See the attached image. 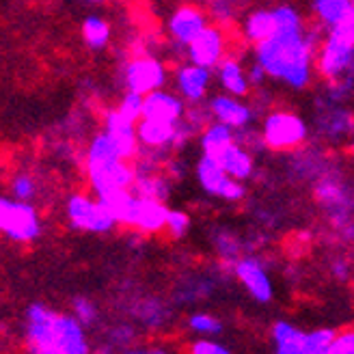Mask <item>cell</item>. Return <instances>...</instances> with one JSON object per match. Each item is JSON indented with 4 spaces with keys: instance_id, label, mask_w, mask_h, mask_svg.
<instances>
[{
    "instance_id": "obj_4",
    "label": "cell",
    "mask_w": 354,
    "mask_h": 354,
    "mask_svg": "<svg viewBox=\"0 0 354 354\" xmlns=\"http://www.w3.org/2000/svg\"><path fill=\"white\" fill-rule=\"evenodd\" d=\"M65 218L76 232L104 236L119 225L113 212L91 192H72L65 201Z\"/></svg>"
},
{
    "instance_id": "obj_36",
    "label": "cell",
    "mask_w": 354,
    "mask_h": 354,
    "mask_svg": "<svg viewBox=\"0 0 354 354\" xmlns=\"http://www.w3.org/2000/svg\"><path fill=\"white\" fill-rule=\"evenodd\" d=\"M324 354H354V328L337 333L333 346Z\"/></svg>"
},
{
    "instance_id": "obj_30",
    "label": "cell",
    "mask_w": 354,
    "mask_h": 354,
    "mask_svg": "<svg viewBox=\"0 0 354 354\" xmlns=\"http://www.w3.org/2000/svg\"><path fill=\"white\" fill-rule=\"evenodd\" d=\"M212 242H214V251L221 257V261L234 266L242 257V244L232 232H216Z\"/></svg>"
},
{
    "instance_id": "obj_29",
    "label": "cell",
    "mask_w": 354,
    "mask_h": 354,
    "mask_svg": "<svg viewBox=\"0 0 354 354\" xmlns=\"http://www.w3.org/2000/svg\"><path fill=\"white\" fill-rule=\"evenodd\" d=\"M7 188H9V197L13 199H20V201H35L39 192V184L35 180V175L28 173V171H17L9 177L7 182Z\"/></svg>"
},
{
    "instance_id": "obj_25",
    "label": "cell",
    "mask_w": 354,
    "mask_h": 354,
    "mask_svg": "<svg viewBox=\"0 0 354 354\" xmlns=\"http://www.w3.org/2000/svg\"><path fill=\"white\" fill-rule=\"evenodd\" d=\"M140 197H149L156 201H165L171 197V177L165 171H143L136 175L132 188Z\"/></svg>"
},
{
    "instance_id": "obj_35",
    "label": "cell",
    "mask_w": 354,
    "mask_h": 354,
    "mask_svg": "<svg viewBox=\"0 0 354 354\" xmlns=\"http://www.w3.org/2000/svg\"><path fill=\"white\" fill-rule=\"evenodd\" d=\"M188 354H232V350L216 339L199 337L188 346Z\"/></svg>"
},
{
    "instance_id": "obj_9",
    "label": "cell",
    "mask_w": 354,
    "mask_h": 354,
    "mask_svg": "<svg viewBox=\"0 0 354 354\" xmlns=\"http://www.w3.org/2000/svg\"><path fill=\"white\" fill-rule=\"evenodd\" d=\"M123 86L126 91H134L140 95L153 93L158 88H165L169 80V72L160 59L151 55H134L121 69Z\"/></svg>"
},
{
    "instance_id": "obj_21",
    "label": "cell",
    "mask_w": 354,
    "mask_h": 354,
    "mask_svg": "<svg viewBox=\"0 0 354 354\" xmlns=\"http://www.w3.org/2000/svg\"><path fill=\"white\" fill-rule=\"evenodd\" d=\"M238 140V130L225 126L221 121H209L199 132V147L203 156L218 158L227 147H232Z\"/></svg>"
},
{
    "instance_id": "obj_1",
    "label": "cell",
    "mask_w": 354,
    "mask_h": 354,
    "mask_svg": "<svg viewBox=\"0 0 354 354\" xmlns=\"http://www.w3.org/2000/svg\"><path fill=\"white\" fill-rule=\"evenodd\" d=\"M320 30L307 28L300 35H274L255 46V61L272 80L303 91L315 78V59L320 48Z\"/></svg>"
},
{
    "instance_id": "obj_20",
    "label": "cell",
    "mask_w": 354,
    "mask_h": 354,
    "mask_svg": "<svg viewBox=\"0 0 354 354\" xmlns=\"http://www.w3.org/2000/svg\"><path fill=\"white\" fill-rule=\"evenodd\" d=\"M216 160L221 162V167L234 177L238 182H246L251 180L255 173V158L253 151L249 147H244L242 143H236L232 147H227Z\"/></svg>"
},
{
    "instance_id": "obj_19",
    "label": "cell",
    "mask_w": 354,
    "mask_h": 354,
    "mask_svg": "<svg viewBox=\"0 0 354 354\" xmlns=\"http://www.w3.org/2000/svg\"><path fill=\"white\" fill-rule=\"evenodd\" d=\"M216 78H218V84L223 88V93H229L234 97H246L251 95L253 86H251V80H249V74L244 72V65L234 59V57H227L218 67H216Z\"/></svg>"
},
{
    "instance_id": "obj_15",
    "label": "cell",
    "mask_w": 354,
    "mask_h": 354,
    "mask_svg": "<svg viewBox=\"0 0 354 354\" xmlns=\"http://www.w3.org/2000/svg\"><path fill=\"white\" fill-rule=\"evenodd\" d=\"M173 82L175 91L186 100V104H203L212 82V69L199 67L194 63H182L175 69Z\"/></svg>"
},
{
    "instance_id": "obj_31",
    "label": "cell",
    "mask_w": 354,
    "mask_h": 354,
    "mask_svg": "<svg viewBox=\"0 0 354 354\" xmlns=\"http://www.w3.org/2000/svg\"><path fill=\"white\" fill-rule=\"evenodd\" d=\"M339 330H335L330 326H320L307 330V354H324L333 346L335 337H337Z\"/></svg>"
},
{
    "instance_id": "obj_12",
    "label": "cell",
    "mask_w": 354,
    "mask_h": 354,
    "mask_svg": "<svg viewBox=\"0 0 354 354\" xmlns=\"http://www.w3.org/2000/svg\"><path fill=\"white\" fill-rule=\"evenodd\" d=\"M88 188L95 197L115 192V190H132L136 182V167L130 160H117L95 167H84Z\"/></svg>"
},
{
    "instance_id": "obj_3",
    "label": "cell",
    "mask_w": 354,
    "mask_h": 354,
    "mask_svg": "<svg viewBox=\"0 0 354 354\" xmlns=\"http://www.w3.org/2000/svg\"><path fill=\"white\" fill-rule=\"evenodd\" d=\"M59 326L61 311L39 300L26 305L22 313V339L26 354H61Z\"/></svg>"
},
{
    "instance_id": "obj_18",
    "label": "cell",
    "mask_w": 354,
    "mask_h": 354,
    "mask_svg": "<svg viewBox=\"0 0 354 354\" xmlns=\"http://www.w3.org/2000/svg\"><path fill=\"white\" fill-rule=\"evenodd\" d=\"M274 354H307V330L290 320H277L270 328Z\"/></svg>"
},
{
    "instance_id": "obj_27",
    "label": "cell",
    "mask_w": 354,
    "mask_h": 354,
    "mask_svg": "<svg viewBox=\"0 0 354 354\" xmlns=\"http://www.w3.org/2000/svg\"><path fill=\"white\" fill-rule=\"evenodd\" d=\"M272 11L277 20V35H300L309 28L305 17L292 5H279V7H272Z\"/></svg>"
},
{
    "instance_id": "obj_13",
    "label": "cell",
    "mask_w": 354,
    "mask_h": 354,
    "mask_svg": "<svg viewBox=\"0 0 354 354\" xmlns=\"http://www.w3.org/2000/svg\"><path fill=\"white\" fill-rule=\"evenodd\" d=\"M227 30L223 24H209L188 48L186 59L205 69H216L227 59Z\"/></svg>"
},
{
    "instance_id": "obj_16",
    "label": "cell",
    "mask_w": 354,
    "mask_h": 354,
    "mask_svg": "<svg viewBox=\"0 0 354 354\" xmlns=\"http://www.w3.org/2000/svg\"><path fill=\"white\" fill-rule=\"evenodd\" d=\"M186 100L180 93L167 91V88H158L153 93L145 95L143 106V119L165 121V123H180L186 117Z\"/></svg>"
},
{
    "instance_id": "obj_34",
    "label": "cell",
    "mask_w": 354,
    "mask_h": 354,
    "mask_svg": "<svg viewBox=\"0 0 354 354\" xmlns=\"http://www.w3.org/2000/svg\"><path fill=\"white\" fill-rule=\"evenodd\" d=\"M72 313L78 317V320L86 328L97 324V320H100V309H97V305L93 303L91 298H86V296H76L72 300Z\"/></svg>"
},
{
    "instance_id": "obj_33",
    "label": "cell",
    "mask_w": 354,
    "mask_h": 354,
    "mask_svg": "<svg viewBox=\"0 0 354 354\" xmlns=\"http://www.w3.org/2000/svg\"><path fill=\"white\" fill-rule=\"evenodd\" d=\"M165 232L171 240H182L186 238V234L190 232V216L186 214L184 209H169V216H167V227Z\"/></svg>"
},
{
    "instance_id": "obj_8",
    "label": "cell",
    "mask_w": 354,
    "mask_h": 354,
    "mask_svg": "<svg viewBox=\"0 0 354 354\" xmlns=\"http://www.w3.org/2000/svg\"><path fill=\"white\" fill-rule=\"evenodd\" d=\"M194 177H197L201 190L209 194V197L223 199L227 203H238L246 197L244 182L234 180V177L221 167L216 158H212V156L201 153L197 165H194Z\"/></svg>"
},
{
    "instance_id": "obj_22",
    "label": "cell",
    "mask_w": 354,
    "mask_h": 354,
    "mask_svg": "<svg viewBox=\"0 0 354 354\" xmlns=\"http://www.w3.org/2000/svg\"><path fill=\"white\" fill-rule=\"evenodd\" d=\"M311 11L317 28L328 32L354 13V0H311Z\"/></svg>"
},
{
    "instance_id": "obj_14",
    "label": "cell",
    "mask_w": 354,
    "mask_h": 354,
    "mask_svg": "<svg viewBox=\"0 0 354 354\" xmlns=\"http://www.w3.org/2000/svg\"><path fill=\"white\" fill-rule=\"evenodd\" d=\"M207 109L214 121H221L225 126L234 130L251 128L255 121V109L251 104H246L242 97H234L229 93H216L207 100Z\"/></svg>"
},
{
    "instance_id": "obj_6",
    "label": "cell",
    "mask_w": 354,
    "mask_h": 354,
    "mask_svg": "<svg viewBox=\"0 0 354 354\" xmlns=\"http://www.w3.org/2000/svg\"><path fill=\"white\" fill-rule=\"evenodd\" d=\"M261 138L272 151H294L309 138V126L292 111H270L261 119Z\"/></svg>"
},
{
    "instance_id": "obj_5",
    "label": "cell",
    "mask_w": 354,
    "mask_h": 354,
    "mask_svg": "<svg viewBox=\"0 0 354 354\" xmlns=\"http://www.w3.org/2000/svg\"><path fill=\"white\" fill-rule=\"evenodd\" d=\"M0 232L13 244H30L41 232V216L30 201L13 199L9 194L0 197Z\"/></svg>"
},
{
    "instance_id": "obj_11",
    "label": "cell",
    "mask_w": 354,
    "mask_h": 354,
    "mask_svg": "<svg viewBox=\"0 0 354 354\" xmlns=\"http://www.w3.org/2000/svg\"><path fill=\"white\" fill-rule=\"evenodd\" d=\"M207 26H209V13L194 3L177 5L167 20V32L173 46L184 48V50L197 39V35H201Z\"/></svg>"
},
{
    "instance_id": "obj_32",
    "label": "cell",
    "mask_w": 354,
    "mask_h": 354,
    "mask_svg": "<svg viewBox=\"0 0 354 354\" xmlns=\"http://www.w3.org/2000/svg\"><path fill=\"white\" fill-rule=\"evenodd\" d=\"M143 106H145V95L134 93V91H126L121 95L117 109L123 117H128L130 121L138 123L140 119H143Z\"/></svg>"
},
{
    "instance_id": "obj_40",
    "label": "cell",
    "mask_w": 354,
    "mask_h": 354,
    "mask_svg": "<svg viewBox=\"0 0 354 354\" xmlns=\"http://www.w3.org/2000/svg\"><path fill=\"white\" fill-rule=\"evenodd\" d=\"M333 274L342 279V281H348L350 279V261L339 257V259H335L333 261Z\"/></svg>"
},
{
    "instance_id": "obj_26",
    "label": "cell",
    "mask_w": 354,
    "mask_h": 354,
    "mask_svg": "<svg viewBox=\"0 0 354 354\" xmlns=\"http://www.w3.org/2000/svg\"><path fill=\"white\" fill-rule=\"evenodd\" d=\"M80 35H82V41L84 46L91 50V52H102L109 48L111 44V37H113V28L109 24V20L97 13H91L84 17L82 22V28H80Z\"/></svg>"
},
{
    "instance_id": "obj_41",
    "label": "cell",
    "mask_w": 354,
    "mask_h": 354,
    "mask_svg": "<svg viewBox=\"0 0 354 354\" xmlns=\"http://www.w3.org/2000/svg\"><path fill=\"white\" fill-rule=\"evenodd\" d=\"M82 3H88V5H104V3H109V0H82Z\"/></svg>"
},
{
    "instance_id": "obj_38",
    "label": "cell",
    "mask_w": 354,
    "mask_h": 354,
    "mask_svg": "<svg viewBox=\"0 0 354 354\" xmlns=\"http://www.w3.org/2000/svg\"><path fill=\"white\" fill-rule=\"evenodd\" d=\"M249 80H251V86L253 88H261L263 84H266V78H270L268 74H266V69L257 63V61H253V65L249 67Z\"/></svg>"
},
{
    "instance_id": "obj_39",
    "label": "cell",
    "mask_w": 354,
    "mask_h": 354,
    "mask_svg": "<svg viewBox=\"0 0 354 354\" xmlns=\"http://www.w3.org/2000/svg\"><path fill=\"white\" fill-rule=\"evenodd\" d=\"M121 354H171L165 346H130Z\"/></svg>"
},
{
    "instance_id": "obj_37",
    "label": "cell",
    "mask_w": 354,
    "mask_h": 354,
    "mask_svg": "<svg viewBox=\"0 0 354 354\" xmlns=\"http://www.w3.org/2000/svg\"><path fill=\"white\" fill-rule=\"evenodd\" d=\"M328 32L337 35V37H342V39L354 44V13H350L342 24H337V26H335L333 30H328Z\"/></svg>"
},
{
    "instance_id": "obj_10",
    "label": "cell",
    "mask_w": 354,
    "mask_h": 354,
    "mask_svg": "<svg viewBox=\"0 0 354 354\" xmlns=\"http://www.w3.org/2000/svg\"><path fill=\"white\" fill-rule=\"evenodd\" d=\"M234 277L257 305H268L274 298V283L266 263L255 255H242L234 266Z\"/></svg>"
},
{
    "instance_id": "obj_17",
    "label": "cell",
    "mask_w": 354,
    "mask_h": 354,
    "mask_svg": "<svg viewBox=\"0 0 354 354\" xmlns=\"http://www.w3.org/2000/svg\"><path fill=\"white\" fill-rule=\"evenodd\" d=\"M315 130H320V134L326 138L339 140L354 132V115L342 102L326 97L320 104V115H315Z\"/></svg>"
},
{
    "instance_id": "obj_23",
    "label": "cell",
    "mask_w": 354,
    "mask_h": 354,
    "mask_svg": "<svg viewBox=\"0 0 354 354\" xmlns=\"http://www.w3.org/2000/svg\"><path fill=\"white\" fill-rule=\"evenodd\" d=\"M244 39L257 46L266 39H270L277 35V20H274V11L272 9H255L244 17L242 24Z\"/></svg>"
},
{
    "instance_id": "obj_42",
    "label": "cell",
    "mask_w": 354,
    "mask_h": 354,
    "mask_svg": "<svg viewBox=\"0 0 354 354\" xmlns=\"http://www.w3.org/2000/svg\"><path fill=\"white\" fill-rule=\"evenodd\" d=\"M350 156H352V160H354V143L350 145Z\"/></svg>"
},
{
    "instance_id": "obj_28",
    "label": "cell",
    "mask_w": 354,
    "mask_h": 354,
    "mask_svg": "<svg viewBox=\"0 0 354 354\" xmlns=\"http://www.w3.org/2000/svg\"><path fill=\"white\" fill-rule=\"evenodd\" d=\"M186 328L194 335V337H218L223 333V322L216 315L207 311H194L186 317Z\"/></svg>"
},
{
    "instance_id": "obj_2",
    "label": "cell",
    "mask_w": 354,
    "mask_h": 354,
    "mask_svg": "<svg viewBox=\"0 0 354 354\" xmlns=\"http://www.w3.org/2000/svg\"><path fill=\"white\" fill-rule=\"evenodd\" d=\"M97 199L113 212L121 227H128L140 236H156L165 232L171 209L165 201L140 197L134 190H115Z\"/></svg>"
},
{
    "instance_id": "obj_24",
    "label": "cell",
    "mask_w": 354,
    "mask_h": 354,
    "mask_svg": "<svg viewBox=\"0 0 354 354\" xmlns=\"http://www.w3.org/2000/svg\"><path fill=\"white\" fill-rule=\"evenodd\" d=\"M126 160L121 156V149L117 145V140L109 132H97L93 138L88 140L86 153H84V167H95V165H106V162H117Z\"/></svg>"
},
{
    "instance_id": "obj_7",
    "label": "cell",
    "mask_w": 354,
    "mask_h": 354,
    "mask_svg": "<svg viewBox=\"0 0 354 354\" xmlns=\"http://www.w3.org/2000/svg\"><path fill=\"white\" fill-rule=\"evenodd\" d=\"M315 72L326 84L344 78L354 80V44L326 32L317 48Z\"/></svg>"
}]
</instances>
